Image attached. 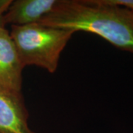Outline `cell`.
<instances>
[{"label":"cell","mask_w":133,"mask_h":133,"mask_svg":"<svg viewBox=\"0 0 133 133\" xmlns=\"http://www.w3.org/2000/svg\"><path fill=\"white\" fill-rule=\"evenodd\" d=\"M38 23L94 33L133 54V12L102 0H60Z\"/></svg>","instance_id":"cell-1"},{"label":"cell","mask_w":133,"mask_h":133,"mask_svg":"<svg viewBox=\"0 0 133 133\" xmlns=\"http://www.w3.org/2000/svg\"><path fill=\"white\" fill-rule=\"evenodd\" d=\"M75 32L35 23L11 25L10 37L24 66L35 65L56 71L61 53Z\"/></svg>","instance_id":"cell-2"},{"label":"cell","mask_w":133,"mask_h":133,"mask_svg":"<svg viewBox=\"0 0 133 133\" xmlns=\"http://www.w3.org/2000/svg\"><path fill=\"white\" fill-rule=\"evenodd\" d=\"M10 32L0 28V92L20 93L24 69Z\"/></svg>","instance_id":"cell-3"},{"label":"cell","mask_w":133,"mask_h":133,"mask_svg":"<svg viewBox=\"0 0 133 133\" xmlns=\"http://www.w3.org/2000/svg\"><path fill=\"white\" fill-rule=\"evenodd\" d=\"M28 118L22 92H0V133H36L30 128Z\"/></svg>","instance_id":"cell-4"},{"label":"cell","mask_w":133,"mask_h":133,"mask_svg":"<svg viewBox=\"0 0 133 133\" xmlns=\"http://www.w3.org/2000/svg\"><path fill=\"white\" fill-rule=\"evenodd\" d=\"M59 2L60 0L12 1L4 15V23L18 26L38 23Z\"/></svg>","instance_id":"cell-5"},{"label":"cell","mask_w":133,"mask_h":133,"mask_svg":"<svg viewBox=\"0 0 133 133\" xmlns=\"http://www.w3.org/2000/svg\"><path fill=\"white\" fill-rule=\"evenodd\" d=\"M106 4L116 5L133 11V0H102Z\"/></svg>","instance_id":"cell-6"},{"label":"cell","mask_w":133,"mask_h":133,"mask_svg":"<svg viewBox=\"0 0 133 133\" xmlns=\"http://www.w3.org/2000/svg\"><path fill=\"white\" fill-rule=\"evenodd\" d=\"M11 2V0H0V28L5 27L4 23V15Z\"/></svg>","instance_id":"cell-7"},{"label":"cell","mask_w":133,"mask_h":133,"mask_svg":"<svg viewBox=\"0 0 133 133\" xmlns=\"http://www.w3.org/2000/svg\"><path fill=\"white\" fill-rule=\"evenodd\" d=\"M132 12H133V11H132Z\"/></svg>","instance_id":"cell-8"}]
</instances>
